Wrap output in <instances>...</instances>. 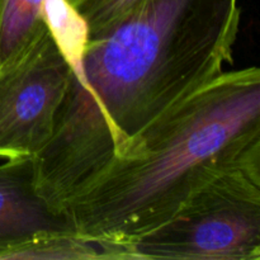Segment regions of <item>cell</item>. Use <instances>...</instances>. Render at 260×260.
<instances>
[{"label":"cell","instance_id":"obj_9","mask_svg":"<svg viewBox=\"0 0 260 260\" xmlns=\"http://www.w3.org/2000/svg\"><path fill=\"white\" fill-rule=\"evenodd\" d=\"M69 2H70L71 4H73V5H75V7H76V5H78L79 3L81 2V0H69Z\"/></svg>","mask_w":260,"mask_h":260},{"label":"cell","instance_id":"obj_6","mask_svg":"<svg viewBox=\"0 0 260 260\" xmlns=\"http://www.w3.org/2000/svg\"><path fill=\"white\" fill-rule=\"evenodd\" d=\"M45 0H0V68L14 60L47 28Z\"/></svg>","mask_w":260,"mask_h":260},{"label":"cell","instance_id":"obj_1","mask_svg":"<svg viewBox=\"0 0 260 260\" xmlns=\"http://www.w3.org/2000/svg\"><path fill=\"white\" fill-rule=\"evenodd\" d=\"M240 0H144L89 37L55 132L35 157L41 196L69 201L146 127L233 63Z\"/></svg>","mask_w":260,"mask_h":260},{"label":"cell","instance_id":"obj_7","mask_svg":"<svg viewBox=\"0 0 260 260\" xmlns=\"http://www.w3.org/2000/svg\"><path fill=\"white\" fill-rule=\"evenodd\" d=\"M91 259H106L103 248L75 231L43 234L0 253V260Z\"/></svg>","mask_w":260,"mask_h":260},{"label":"cell","instance_id":"obj_5","mask_svg":"<svg viewBox=\"0 0 260 260\" xmlns=\"http://www.w3.org/2000/svg\"><path fill=\"white\" fill-rule=\"evenodd\" d=\"M69 231L75 229L68 216L38 190L35 157L0 164V253L35 236Z\"/></svg>","mask_w":260,"mask_h":260},{"label":"cell","instance_id":"obj_4","mask_svg":"<svg viewBox=\"0 0 260 260\" xmlns=\"http://www.w3.org/2000/svg\"><path fill=\"white\" fill-rule=\"evenodd\" d=\"M70 79L48 28L0 68V157H36L47 146Z\"/></svg>","mask_w":260,"mask_h":260},{"label":"cell","instance_id":"obj_8","mask_svg":"<svg viewBox=\"0 0 260 260\" xmlns=\"http://www.w3.org/2000/svg\"><path fill=\"white\" fill-rule=\"evenodd\" d=\"M144 0H81L76 9L85 19L89 35L107 29Z\"/></svg>","mask_w":260,"mask_h":260},{"label":"cell","instance_id":"obj_3","mask_svg":"<svg viewBox=\"0 0 260 260\" xmlns=\"http://www.w3.org/2000/svg\"><path fill=\"white\" fill-rule=\"evenodd\" d=\"M123 259L260 260V156L218 173Z\"/></svg>","mask_w":260,"mask_h":260},{"label":"cell","instance_id":"obj_2","mask_svg":"<svg viewBox=\"0 0 260 260\" xmlns=\"http://www.w3.org/2000/svg\"><path fill=\"white\" fill-rule=\"evenodd\" d=\"M260 156V71L221 73L137 135L63 213L107 259L164 225L218 173Z\"/></svg>","mask_w":260,"mask_h":260}]
</instances>
